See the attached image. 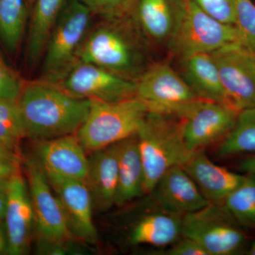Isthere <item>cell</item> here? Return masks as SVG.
I'll use <instances>...</instances> for the list:
<instances>
[{"label": "cell", "instance_id": "obj_18", "mask_svg": "<svg viewBox=\"0 0 255 255\" xmlns=\"http://www.w3.org/2000/svg\"><path fill=\"white\" fill-rule=\"evenodd\" d=\"M182 167L211 204H222L246 176L214 163L206 155L204 149L194 151Z\"/></svg>", "mask_w": 255, "mask_h": 255}, {"label": "cell", "instance_id": "obj_32", "mask_svg": "<svg viewBox=\"0 0 255 255\" xmlns=\"http://www.w3.org/2000/svg\"><path fill=\"white\" fill-rule=\"evenodd\" d=\"M165 251L158 252L163 255H209L199 243L191 238L182 236Z\"/></svg>", "mask_w": 255, "mask_h": 255}, {"label": "cell", "instance_id": "obj_22", "mask_svg": "<svg viewBox=\"0 0 255 255\" xmlns=\"http://www.w3.org/2000/svg\"><path fill=\"white\" fill-rule=\"evenodd\" d=\"M182 217L164 212L145 216L134 226L130 241L135 245L167 247L172 246L182 237Z\"/></svg>", "mask_w": 255, "mask_h": 255}, {"label": "cell", "instance_id": "obj_4", "mask_svg": "<svg viewBox=\"0 0 255 255\" xmlns=\"http://www.w3.org/2000/svg\"><path fill=\"white\" fill-rule=\"evenodd\" d=\"M90 101L88 116L76 134L85 150L92 152L136 134L148 113L137 97L115 102Z\"/></svg>", "mask_w": 255, "mask_h": 255}, {"label": "cell", "instance_id": "obj_33", "mask_svg": "<svg viewBox=\"0 0 255 255\" xmlns=\"http://www.w3.org/2000/svg\"><path fill=\"white\" fill-rule=\"evenodd\" d=\"M21 156L0 151V177L9 179L21 172Z\"/></svg>", "mask_w": 255, "mask_h": 255}, {"label": "cell", "instance_id": "obj_26", "mask_svg": "<svg viewBox=\"0 0 255 255\" xmlns=\"http://www.w3.org/2000/svg\"><path fill=\"white\" fill-rule=\"evenodd\" d=\"M222 204L242 227L255 230V174H246Z\"/></svg>", "mask_w": 255, "mask_h": 255}, {"label": "cell", "instance_id": "obj_27", "mask_svg": "<svg viewBox=\"0 0 255 255\" xmlns=\"http://www.w3.org/2000/svg\"><path fill=\"white\" fill-rule=\"evenodd\" d=\"M25 137L17 99H1L0 100V145L20 155V142Z\"/></svg>", "mask_w": 255, "mask_h": 255}, {"label": "cell", "instance_id": "obj_37", "mask_svg": "<svg viewBox=\"0 0 255 255\" xmlns=\"http://www.w3.org/2000/svg\"><path fill=\"white\" fill-rule=\"evenodd\" d=\"M246 53L248 60H249L250 63H251L252 68H253L255 75V53H252V52L248 51V50H247Z\"/></svg>", "mask_w": 255, "mask_h": 255}, {"label": "cell", "instance_id": "obj_17", "mask_svg": "<svg viewBox=\"0 0 255 255\" xmlns=\"http://www.w3.org/2000/svg\"><path fill=\"white\" fill-rule=\"evenodd\" d=\"M150 194L158 209L179 217L210 204L182 166L169 169L159 178Z\"/></svg>", "mask_w": 255, "mask_h": 255}, {"label": "cell", "instance_id": "obj_2", "mask_svg": "<svg viewBox=\"0 0 255 255\" xmlns=\"http://www.w3.org/2000/svg\"><path fill=\"white\" fill-rule=\"evenodd\" d=\"M144 170V193L150 194L159 178L171 167L182 166L193 152L184 141L180 121L149 112L136 132Z\"/></svg>", "mask_w": 255, "mask_h": 255}, {"label": "cell", "instance_id": "obj_40", "mask_svg": "<svg viewBox=\"0 0 255 255\" xmlns=\"http://www.w3.org/2000/svg\"><path fill=\"white\" fill-rule=\"evenodd\" d=\"M0 151H3V152H11V153H14V152H10V151L6 150V149L4 148V147H3L2 146H1V145H0ZM14 154H15V153H14ZM16 155H17V154H16Z\"/></svg>", "mask_w": 255, "mask_h": 255}, {"label": "cell", "instance_id": "obj_35", "mask_svg": "<svg viewBox=\"0 0 255 255\" xmlns=\"http://www.w3.org/2000/svg\"><path fill=\"white\" fill-rule=\"evenodd\" d=\"M240 168L246 174H255V155L243 159L240 164Z\"/></svg>", "mask_w": 255, "mask_h": 255}, {"label": "cell", "instance_id": "obj_3", "mask_svg": "<svg viewBox=\"0 0 255 255\" xmlns=\"http://www.w3.org/2000/svg\"><path fill=\"white\" fill-rule=\"evenodd\" d=\"M119 20L96 28L85 38L78 61L86 62L135 82L150 65L142 45Z\"/></svg>", "mask_w": 255, "mask_h": 255}, {"label": "cell", "instance_id": "obj_21", "mask_svg": "<svg viewBox=\"0 0 255 255\" xmlns=\"http://www.w3.org/2000/svg\"><path fill=\"white\" fill-rule=\"evenodd\" d=\"M119 181L115 205L122 206L145 194L144 170L136 134L119 142Z\"/></svg>", "mask_w": 255, "mask_h": 255}, {"label": "cell", "instance_id": "obj_8", "mask_svg": "<svg viewBox=\"0 0 255 255\" xmlns=\"http://www.w3.org/2000/svg\"><path fill=\"white\" fill-rule=\"evenodd\" d=\"M135 97L149 112L178 117L196 101L195 95L179 72L168 63L151 64L135 81Z\"/></svg>", "mask_w": 255, "mask_h": 255}, {"label": "cell", "instance_id": "obj_16", "mask_svg": "<svg viewBox=\"0 0 255 255\" xmlns=\"http://www.w3.org/2000/svg\"><path fill=\"white\" fill-rule=\"evenodd\" d=\"M183 0H136L131 14L146 41L168 48L179 24Z\"/></svg>", "mask_w": 255, "mask_h": 255}, {"label": "cell", "instance_id": "obj_31", "mask_svg": "<svg viewBox=\"0 0 255 255\" xmlns=\"http://www.w3.org/2000/svg\"><path fill=\"white\" fill-rule=\"evenodd\" d=\"M23 85L22 80L18 74L6 63L0 53V100H16Z\"/></svg>", "mask_w": 255, "mask_h": 255}, {"label": "cell", "instance_id": "obj_19", "mask_svg": "<svg viewBox=\"0 0 255 255\" xmlns=\"http://www.w3.org/2000/svg\"><path fill=\"white\" fill-rule=\"evenodd\" d=\"M119 142L92 152L87 185L101 210L115 205L119 181Z\"/></svg>", "mask_w": 255, "mask_h": 255}, {"label": "cell", "instance_id": "obj_12", "mask_svg": "<svg viewBox=\"0 0 255 255\" xmlns=\"http://www.w3.org/2000/svg\"><path fill=\"white\" fill-rule=\"evenodd\" d=\"M228 105L238 112L255 107V75L243 47L233 45L211 53Z\"/></svg>", "mask_w": 255, "mask_h": 255}, {"label": "cell", "instance_id": "obj_1", "mask_svg": "<svg viewBox=\"0 0 255 255\" xmlns=\"http://www.w3.org/2000/svg\"><path fill=\"white\" fill-rule=\"evenodd\" d=\"M17 103L26 137L37 140L76 134L90 108V100L42 80L23 84Z\"/></svg>", "mask_w": 255, "mask_h": 255}, {"label": "cell", "instance_id": "obj_30", "mask_svg": "<svg viewBox=\"0 0 255 255\" xmlns=\"http://www.w3.org/2000/svg\"><path fill=\"white\" fill-rule=\"evenodd\" d=\"M196 5L211 17L226 23H236V0H193Z\"/></svg>", "mask_w": 255, "mask_h": 255}, {"label": "cell", "instance_id": "obj_6", "mask_svg": "<svg viewBox=\"0 0 255 255\" xmlns=\"http://www.w3.org/2000/svg\"><path fill=\"white\" fill-rule=\"evenodd\" d=\"M233 45L242 46L235 25L211 17L193 0H183L179 24L168 47L171 53L180 58L196 53H212Z\"/></svg>", "mask_w": 255, "mask_h": 255}, {"label": "cell", "instance_id": "obj_28", "mask_svg": "<svg viewBox=\"0 0 255 255\" xmlns=\"http://www.w3.org/2000/svg\"><path fill=\"white\" fill-rule=\"evenodd\" d=\"M236 23L242 46L255 53V4L252 0H236Z\"/></svg>", "mask_w": 255, "mask_h": 255}, {"label": "cell", "instance_id": "obj_29", "mask_svg": "<svg viewBox=\"0 0 255 255\" xmlns=\"http://www.w3.org/2000/svg\"><path fill=\"white\" fill-rule=\"evenodd\" d=\"M88 8L92 14L107 19H122L130 14L136 0H78Z\"/></svg>", "mask_w": 255, "mask_h": 255}, {"label": "cell", "instance_id": "obj_15", "mask_svg": "<svg viewBox=\"0 0 255 255\" xmlns=\"http://www.w3.org/2000/svg\"><path fill=\"white\" fill-rule=\"evenodd\" d=\"M77 134L42 140L36 146L38 163L46 174L78 179H88L89 158Z\"/></svg>", "mask_w": 255, "mask_h": 255}, {"label": "cell", "instance_id": "obj_34", "mask_svg": "<svg viewBox=\"0 0 255 255\" xmlns=\"http://www.w3.org/2000/svg\"><path fill=\"white\" fill-rule=\"evenodd\" d=\"M8 238L3 220H0V255H7Z\"/></svg>", "mask_w": 255, "mask_h": 255}, {"label": "cell", "instance_id": "obj_13", "mask_svg": "<svg viewBox=\"0 0 255 255\" xmlns=\"http://www.w3.org/2000/svg\"><path fill=\"white\" fill-rule=\"evenodd\" d=\"M6 192L4 220L8 238L7 255H26L36 225L27 183L21 171L10 178Z\"/></svg>", "mask_w": 255, "mask_h": 255}, {"label": "cell", "instance_id": "obj_36", "mask_svg": "<svg viewBox=\"0 0 255 255\" xmlns=\"http://www.w3.org/2000/svg\"><path fill=\"white\" fill-rule=\"evenodd\" d=\"M0 191V220H4L6 207V192Z\"/></svg>", "mask_w": 255, "mask_h": 255}, {"label": "cell", "instance_id": "obj_25", "mask_svg": "<svg viewBox=\"0 0 255 255\" xmlns=\"http://www.w3.org/2000/svg\"><path fill=\"white\" fill-rule=\"evenodd\" d=\"M218 154L221 157L255 155V107L239 112L232 130L221 140Z\"/></svg>", "mask_w": 255, "mask_h": 255}, {"label": "cell", "instance_id": "obj_23", "mask_svg": "<svg viewBox=\"0 0 255 255\" xmlns=\"http://www.w3.org/2000/svg\"><path fill=\"white\" fill-rule=\"evenodd\" d=\"M67 0H35L28 28V58L34 63L44 53L47 42Z\"/></svg>", "mask_w": 255, "mask_h": 255}, {"label": "cell", "instance_id": "obj_39", "mask_svg": "<svg viewBox=\"0 0 255 255\" xmlns=\"http://www.w3.org/2000/svg\"><path fill=\"white\" fill-rule=\"evenodd\" d=\"M246 254L249 255H255V239L254 240V241L252 243L251 246L248 248Z\"/></svg>", "mask_w": 255, "mask_h": 255}, {"label": "cell", "instance_id": "obj_38", "mask_svg": "<svg viewBox=\"0 0 255 255\" xmlns=\"http://www.w3.org/2000/svg\"><path fill=\"white\" fill-rule=\"evenodd\" d=\"M9 179L0 177V191H5L7 188Z\"/></svg>", "mask_w": 255, "mask_h": 255}, {"label": "cell", "instance_id": "obj_5", "mask_svg": "<svg viewBox=\"0 0 255 255\" xmlns=\"http://www.w3.org/2000/svg\"><path fill=\"white\" fill-rule=\"evenodd\" d=\"M92 14L78 0L67 1L47 42L42 80L58 84L78 61Z\"/></svg>", "mask_w": 255, "mask_h": 255}, {"label": "cell", "instance_id": "obj_9", "mask_svg": "<svg viewBox=\"0 0 255 255\" xmlns=\"http://www.w3.org/2000/svg\"><path fill=\"white\" fill-rule=\"evenodd\" d=\"M23 169L39 240L59 243L69 241L73 235L66 216L36 157L25 159Z\"/></svg>", "mask_w": 255, "mask_h": 255}, {"label": "cell", "instance_id": "obj_24", "mask_svg": "<svg viewBox=\"0 0 255 255\" xmlns=\"http://www.w3.org/2000/svg\"><path fill=\"white\" fill-rule=\"evenodd\" d=\"M35 0H0V39L10 51L19 46Z\"/></svg>", "mask_w": 255, "mask_h": 255}, {"label": "cell", "instance_id": "obj_11", "mask_svg": "<svg viewBox=\"0 0 255 255\" xmlns=\"http://www.w3.org/2000/svg\"><path fill=\"white\" fill-rule=\"evenodd\" d=\"M56 85L84 100L115 102L136 97L135 82L86 62H77Z\"/></svg>", "mask_w": 255, "mask_h": 255}, {"label": "cell", "instance_id": "obj_20", "mask_svg": "<svg viewBox=\"0 0 255 255\" xmlns=\"http://www.w3.org/2000/svg\"><path fill=\"white\" fill-rule=\"evenodd\" d=\"M179 73L199 99L228 105L217 65L211 53L182 57L179 58Z\"/></svg>", "mask_w": 255, "mask_h": 255}, {"label": "cell", "instance_id": "obj_14", "mask_svg": "<svg viewBox=\"0 0 255 255\" xmlns=\"http://www.w3.org/2000/svg\"><path fill=\"white\" fill-rule=\"evenodd\" d=\"M46 175L61 204L72 234L82 241L94 243L97 233L92 218L93 198L87 183L52 174Z\"/></svg>", "mask_w": 255, "mask_h": 255}, {"label": "cell", "instance_id": "obj_7", "mask_svg": "<svg viewBox=\"0 0 255 255\" xmlns=\"http://www.w3.org/2000/svg\"><path fill=\"white\" fill-rule=\"evenodd\" d=\"M222 204L210 203L182 219V236L201 245L209 255H241L248 251V237Z\"/></svg>", "mask_w": 255, "mask_h": 255}, {"label": "cell", "instance_id": "obj_10", "mask_svg": "<svg viewBox=\"0 0 255 255\" xmlns=\"http://www.w3.org/2000/svg\"><path fill=\"white\" fill-rule=\"evenodd\" d=\"M239 112L220 102L199 100L179 117L184 141L191 152L222 140L232 130Z\"/></svg>", "mask_w": 255, "mask_h": 255}]
</instances>
